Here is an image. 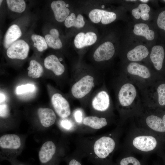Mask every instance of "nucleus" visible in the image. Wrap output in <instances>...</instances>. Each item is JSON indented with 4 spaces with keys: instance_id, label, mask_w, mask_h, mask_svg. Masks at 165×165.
I'll return each instance as SVG.
<instances>
[{
    "instance_id": "1",
    "label": "nucleus",
    "mask_w": 165,
    "mask_h": 165,
    "mask_svg": "<svg viewBox=\"0 0 165 165\" xmlns=\"http://www.w3.org/2000/svg\"><path fill=\"white\" fill-rule=\"evenodd\" d=\"M115 146V142L112 138L104 136L95 142L94 146V152L99 159L104 160L112 152Z\"/></svg>"
},
{
    "instance_id": "2",
    "label": "nucleus",
    "mask_w": 165,
    "mask_h": 165,
    "mask_svg": "<svg viewBox=\"0 0 165 165\" xmlns=\"http://www.w3.org/2000/svg\"><path fill=\"white\" fill-rule=\"evenodd\" d=\"M94 86V78L90 75H86L75 82L71 89V92L75 98H82L91 90Z\"/></svg>"
},
{
    "instance_id": "3",
    "label": "nucleus",
    "mask_w": 165,
    "mask_h": 165,
    "mask_svg": "<svg viewBox=\"0 0 165 165\" xmlns=\"http://www.w3.org/2000/svg\"><path fill=\"white\" fill-rule=\"evenodd\" d=\"M29 50L28 44L23 40H19L12 44L8 49L6 54L11 59L24 60L27 58Z\"/></svg>"
},
{
    "instance_id": "4",
    "label": "nucleus",
    "mask_w": 165,
    "mask_h": 165,
    "mask_svg": "<svg viewBox=\"0 0 165 165\" xmlns=\"http://www.w3.org/2000/svg\"><path fill=\"white\" fill-rule=\"evenodd\" d=\"M89 17L93 22L98 23L100 22L104 25H107L114 21L116 19V13L98 9H94L89 13Z\"/></svg>"
},
{
    "instance_id": "5",
    "label": "nucleus",
    "mask_w": 165,
    "mask_h": 165,
    "mask_svg": "<svg viewBox=\"0 0 165 165\" xmlns=\"http://www.w3.org/2000/svg\"><path fill=\"white\" fill-rule=\"evenodd\" d=\"M53 107L59 116L64 119L71 114L69 104L66 99L59 93L54 94L51 98Z\"/></svg>"
},
{
    "instance_id": "6",
    "label": "nucleus",
    "mask_w": 165,
    "mask_h": 165,
    "mask_svg": "<svg viewBox=\"0 0 165 165\" xmlns=\"http://www.w3.org/2000/svg\"><path fill=\"white\" fill-rule=\"evenodd\" d=\"M132 29L134 35L148 41H152L156 37V33L154 29L145 23H137L133 25Z\"/></svg>"
},
{
    "instance_id": "7",
    "label": "nucleus",
    "mask_w": 165,
    "mask_h": 165,
    "mask_svg": "<svg viewBox=\"0 0 165 165\" xmlns=\"http://www.w3.org/2000/svg\"><path fill=\"white\" fill-rule=\"evenodd\" d=\"M115 47L113 43L106 41L99 46L95 50L93 57L97 62L107 61L111 59L115 53Z\"/></svg>"
},
{
    "instance_id": "8",
    "label": "nucleus",
    "mask_w": 165,
    "mask_h": 165,
    "mask_svg": "<svg viewBox=\"0 0 165 165\" xmlns=\"http://www.w3.org/2000/svg\"><path fill=\"white\" fill-rule=\"evenodd\" d=\"M136 94V89L133 85L129 83L123 85L118 95L120 104L123 106L130 105L134 101Z\"/></svg>"
},
{
    "instance_id": "9",
    "label": "nucleus",
    "mask_w": 165,
    "mask_h": 165,
    "mask_svg": "<svg viewBox=\"0 0 165 165\" xmlns=\"http://www.w3.org/2000/svg\"><path fill=\"white\" fill-rule=\"evenodd\" d=\"M155 138L151 136L143 135L137 137L133 141L134 146L137 149L143 152H149L154 150L157 145Z\"/></svg>"
},
{
    "instance_id": "10",
    "label": "nucleus",
    "mask_w": 165,
    "mask_h": 165,
    "mask_svg": "<svg viewBox=\"0 0 165 165\" xmlns=\"http://www.w3.org/2000/svg\"><path fill=\"white\" fill-rule=\"evenodd\" d=\"M56 147L51 141L45 142L38 153L39 159L42 165H48L51 163L55 154Z\"/></svg>"
},
{
    "instance_id": "11",
    "label": "nucleus",
    "mask_w": 165,
    "mask_h": 165,
    "mask_svg": "<svg viewBox=\"0 0 165 165\" xmlns=\"http://www.w3.org/2000/svg\"><path fill=\"white\" fill-rule=\"evenodd\" d=\"M97 39V35L94 32L89 31L85 33L81 32L75 37L74 44L77 48L80 49L93 45L96 42Z\"/></svg>"
},
{
    "instance_id": "12",
    "label": "nucleus",
    "mask_w": 165,
    "mask_h": 165,
    "mask_svg": "<svg viewBox=\"0 0 165 165\" xmlns=\"http://www.w3.org/2000/svg\"><path fill=\"white\" fill-rule=\"evenodd\" d=\"M165 47L163 45H156L152 48L150 54V58L155 69L157 70H161L165 54Z\"/></svg>"
},
{
    "instance_id": "13",
    "label": "nucleus",
    "mask_w": 165,
    "mask_h": 165,
    "mask_svg": "<svg viewBox=\"0 0 165 165\" xmlns=\"http://www.w3.org/2000/svg\"><path fill=\"white\" fill-rule=\"evenodd\" d=\"M67 7L65 2L62 0L54 1L51 3V7L57 21H65L69 16L70 11Z\"/></svg>"
},
{
    "instance_id": "14",
    "label": "nucleus",
    "mask_w": 165,
    "mask_h": 165,
    "mask_svg": "<svg viewBox=\"0 0 165 165\" xmlns=\"http://www.w3.org/2000/svg\"><path fill=\"white\" fill-rule=\"evenodd\" d=\"M127 53L128 59L132 61H139L146 57L149 53L148 47L143 44H139L132 47Z\"/></svg>"
},
{
    "instance_id": "15",
    "label": "nucleus",
    "mask_w": 165,
    "mask_h": 165,
    "mask_svg": "<svg viewBox=\"0 0 165 165\" xmlns=\"http://www.w3.org/2000/svg\"><path fill=\"white\" fill-rule=\"evenodd\" d=\"M44 65L46 69L51 70L57 76L62 74L65 70L64 65L54 55H49L45 59Z\"/></svg>"
},
{
    "instance_id": "16",
    "label": "nucleus",
    "mask_w": 165,
    "mask_h": 165,
    "mask_svg": "<svg viewBox=\"0 0 165 165\" xmlns=\"http://www.w3.org/2000/svg\"><path fill=\"white\" fill-rule=\"evenodd\" d=\"M109 98L108 94L102 91L97 93L93 99L92 104L94 108L99 111L106 110L109 105Z\"/></svg>"
},
{
    "instance_id": "17",
    "label": "nucleus",
    "mask_w": 165,
    "mask_h": 165,
    "mask_svg": "<svg viewBox=\"0 0 165 165\" xmlns=\"http://www.w3.org/2000/svg\"><path fill=\"white\" fill-rule=\"evenodd\" d=\"M22 35V32L18 26L14 24L11 26L7 31L4 36L3 46L8 49L12 44L17 41Z\"/></svg>"
},
{
    "instance_id": "18",
    "label": "nucleus",
    "mask_w": 165,
    "mask_h": 165,
    "mask_svg": "<svg viewBox=\"0 0 165 165\" xmlns=\"http://www.w3.org/2000/svg\"><path fill=\"white\" fill-rule=\"evenodd\" d=\"M21 145L20 137L15 134L4 135L0 138V146L3 148L16 149Z\"/></svg>"
},
{
    "instance_id": "19",
    "label": "nucleus",
    "mask_w": 165,
    "mask_h": 165,
    "mask_svg": "<svg viewBox=\"0 0 165 165\" xmlns=\"http://www.w3.org/2000/svg\"><path fill=\"white\" fill-rule=\"evenodd\" d=\"M38 114L41 124L44 127H49L55 122L56 115L51 109L39 108L38 110Z\"/></svg>"
},
{
    "instance_id": "20",
    "label": "nucleus",
    "mask_w": 165,
    "mask_h": 165,
    "mask_svg": "<svg viewBox=\"0 0 165 165\" xmlns=\"http://www.w3.org/2000/svg\"><path fill=\"white\" fill-rule=\"evenodd\" d=\"M151 8L146 3H141L138 6L132 9L131 13L133 17L136 20L141 19L147 21L150 18V12Z\"/></svg>"
},
{
    "instance_id": "21",
    "label": "nucleus",
    "mask_w": 165,
    "mask_h": 165,
    "mask_svg": "<svg viewBox=\"0 0 165 165\" xmlns=\"http://www.w3.org/2000/svg\"><path fill=\"white\" fill-rule=\"evenodd\" d=\"M127 69L129 73L137 75L145 79H148L151 76L149 71L147 67L136 62L130 63Z\"/></svg>"
},
{
    "instance_id": "22",
    "label": "nucleus",
    "mask_w": 165,
    "mask_h": 165,
    "mask_svg": "<svg viewBox=\"0 0 165 165\" xmlns=\"http://www.w3.org/2000/svg\"><path fill=\"white\" fill-rule=\"evenodd\" d=\"M50 34L45 35V38L48 46L55 49L62 48V44L59 38V34L57 30L52 29L50 31Z\"/></svg>"
},
{
    "instance_id": "23",
    "label": "nucleus",
    "mask_w": 165,
    "mask_h": 165,
    "mask_svg": "<svg viewBox=\"0 0 165 165\" xmlns=\"http://www.w3.org/2000/svg\"><path fill=\"white\" fill-rule=\"evenodd\" d=\"M146 122L148 126L152 130L158 132H165V122L160 118L151 115L146 118Z\"/></svg>"
},
{
    "instance_id": "24",
    "label": "nucleus",
    "mask_w": 165,
    "mask_h": 165,
    "mask_svg": "<svg viewBox=\"0 0 165 165\" xmlns=\"http://www.w3.org/2000/svg\"><path fill=\"white\" fill-rule=\"evenodd\" d=\"M83 123L92 128L98 129L106 126L107 122L104 118L91 116L85 118L83 120Z\"/></svg>"
},
{
    "instance_id": "25",
    "label": "nucleus",
    "mask_w": 165,
    "mask_h": 165,
    "mask_svg": "<svg viewBox=\"0 0 165 165\" xmlns=\"http://www.w3.org/2000/svg\"><path fill=\"white\" fill-rule=\"evenodd\" d=\"M85 24L83 16L80 14L76 16L74 13H72L64 21L65 26L69 28L74 27L78 28H82Z\"/></svg>"
},
{
    "instance_id": "26",
    "label": "nucleus",
    "mask_w": 165,
    "mask_h": 165,
    "mask_svg": "<svg viewBox=\"0 0 165 165\" xmlns=\"http://www.w3.org/2000/svg\"><path fill=\"white\" fill-rule=\"evenodd\" d=\"M28 70V76L34 79L39 78L43 72V68L42 66L34 60L30 61Z\"/></svg>"
},
{
    "instance_id": "27",
    "label": "nucleus",
    "mask_w": 165,
    "mask_h": 165,
    "mask_svg": "<svg viewBox=\"0 0 165 165\" xmlns=\"http://www.w3.org/2000/svg\"><path fill=\"white\" fill-rule=\"evenodd\" d=\"M6 2L8 8L12 11L21 13L26 9V5L24 0H7Z\"/></svg>"
},
{
    "instance_id": "28",
    "label": "nucleus",
    "mask_w": 165,
    "mask_h": 165,
    "mask_svg": "<svg viewBox=\"0 0 165 165\" xmlns=\"http://www.w3.org/2000/svg\"><path fill=\"white\" fill-rule=\"evenodd\" d=\"M33 42V46L36 48L38 51L42 52L46 50L48 48V45L45 38L42 36L36 34H33L31 37Z\"/></svg>"
},
{
    "instance_id": "29",
    "label": "nucleus",
    "mask_w": 165,
    "mask_h": 165,
    "mask_svg": "<svg viewBox=\"0 0 165 165\" xmlns=\"http://www.w3.org/2000/svg\"><path fill=\"white\" fill-rule=\"evenodd\" d=\"M155 20L157 28L165 35V9L159 12Z\"/></svg>"
},
{
    "instance_id": "30",
    "label": "nucleus",
    "mask_w": 165,
    "mask_h": 165,
    "mask_svg": "<svg viewBox=\"0 0 165 165\" xmlns=\"http://www.w3.org/2000/svg\"><path fill=\"white\" fill-rule=\"evenodd\" d=\"M35 89L34 85L28 83L17 86L16 89V93L17 95H20L27 92H33Z\"/></svg>"
},
{
    "instance_id": "31",
    "label": "nucleus",
    "mask_w": 165,
    "mask_h": 165,
    "mask_svg": "<svg viewBox=\"0 0 165 165\" xmlns=\"http://www.w3.org/2000/svg\"><path fill=\"white\" fill-rule=\"evenodd\" d=\"M119 165H141V163L137 159L130 156L122 159L119 162Z\"/></svg>"
},
{
    "instance_id": "32",
    "label": "nucleus",
    "mask_w": 165,
    "mask_h": 165,
    "mask_svg": "<svg viewBox=\"0 0 165 165\" xmlns=\"http://www.w3.org/2000/svg\"><path fill=\"white\" fill-rule=\"evenodd\" d=\"M158 102L161 106L165 105V84L160 85L158 87Z\"/></svg>"
},
{
    "instance_id": "33",
    "label": "nucleus",
    "mask_w": 165,
    "mask_h": 165,
    "mask_svg": "<svg viewBox=\"0 0 165 165\" xmlns=\"http://www.w3.org/2000/svg\"><path fill=\"white\" fill-rule=\"evenodd\" d=\"M0 116L2 118H6L9 115V111L7 105L5 104L0 105Z\"/></svg>"
},
{
    "instance_id": "34",
    "label": "nucleus",
    "mask_w": 165,
    "mask_h": 165,
    "mask_svg": "<svg viewBox=\"0 0 165 165\" xmlns=\"http://www.w3.org/2000/svg\"><path fill=\"white\" fill-rule=\"evenodd\" d=\"M61 125L65 129L69 130L72 127L71 122L67 120H62L61 122Z\"/></svg>"
},
{
    "instance_id": "35",
    "label": "nucleus",
    "mask_w": 165,
    "mask_h": 165,
    "mask_svg": "<svg viewBox=\"0 0 165 165\" xmlns=\"http://www.w3.org/2000/svg\"><path fill=\"white\" fill-rule=\"evenodd\" d=\"M75 121L78 123H81L82 120V113L79 110H77L74 114Z\"/></svg>"
},
{
    "instance_id": "36",
    "label": "nucleus",
    "mask_w": 165,
    "mask_h": 165,
    "mask_svg": "<svg viewBox=\"0 0 165 165\" xmlns=\"http://www.w3.org/2000/svg\"><path fill=\"white\" fill-rule=\"evenodd\" d=\"M68 165H82L80 162L75 159H72L69 161Z\"/></svg>"
},
{
    "instance_id": "37",
    "label": "nucleus",
    "mask_w": 165,
    "mask_h": 165,
    "mask_svg": "<svg viewBox=\"0 0 165 165\" xmlns=\"http://www.w3.org/2000/svg\"><path fill=\"white\" fill-rule=\"evenodd\" d=\"M0 103L3 102L6 99V97L5 95L2 94V93H0Z\"/></svg>"
},
{
    "instance_id": "38",
    "label": "nucleus",
    "mask_w": 165,
    "mask_h": 165,
    "mask_svg": "<svg viewBox=\"0 0 165 165\" xmlns=\"http://www.w3.org/2000/svg\"><path fill=\"white\" fill-rule=\"evenodd\" d=\"M141 2L143 3H146L149 1L148 0H139Z\"/></svg>"
},
{
    "instance_id": "39",
    "label": "nucleus",
    "mask_w": 165,
    "mask_h": 165,
    "mask_svg": "<svg viewBox=\"0 0 165 165\" xmlns=\"http://www.w3.org/2000/svg\"><path fill=\"white\" fill-rule=\"evenodd\" d=\"M125 1H127V2H135V1H136V0H126Z\"/></svg>"
},
{
    "instance_id": "40",
    "label": "nucleus",
    "mask_w": 165,
    "mask_h": 165,
    "mask_svg": "<svg viewBox=\"0 0 165 165\" xmlns=\"http://www.w3.org/2000/svg\"><path fill=\"white\" fill-rule=\"evenodd\" d=\"M163 119L165 122V114L163 116Z\"/></svg>"
},
{
    "instance_id": "41",
    "label": "nucleus",
    "mask_w": 165,
    "mask_h": 165,
    "mask_svg": "<svg viewBox=\"0 0 165 165\" xmlns=\"http://www.w3.org/2000/svg\"><path fill=\"white\" fill-rule=\"evenodd\" d=\"M15 165H26L25 164H22V163H19L17 164H16Z\"/></svg>"
},
{
    "instance_id": "42",
    "label": "nucleus",
    "mask_w": 165,
    "mask_h": 165,
    "mask_svg": "<svg viewBox=\"0 0 165 165\" xmlns=\"http://www.w3.org/2000/svg\"><path fill=\"white\" fill-rule=\"evenodd\" d=\"M2 1H3L2 0H0V6L1 5V3H2Z\"/></svg>"
},
{
    "instance_id": "43",
    "label": "nucleus",
    "mask_w": 165,
    "mask_h": 165,
    "mask_svg": "<svg viewBox=\"0 0 165 165\" xmlns=\"http://www.w3.org/2000/svg\"><path fill=\"white\" fill-rule=\"evenodd\" d=\"M163 2H165V0H163Z\"/></svg>"
}]
</instances>
